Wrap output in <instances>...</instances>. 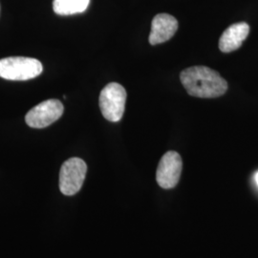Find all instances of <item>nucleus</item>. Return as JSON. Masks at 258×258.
Here are the masks:
<instances>
[{
	"label": "nucleus",
	"instance_id": "1",
	"mask_svg": "<svg viewBox=\"0 0 258 258\" xmlns=\"http://www.w3.org/2000/svg\"><path fill=\"white\" fill-rule=\"evenodd\" d=\"M180 81L190 96L213 99L223 96L228 90V83L220 74L207 66H192L183 70Z\"/></svg>",
	"mask_w": 258,
	"mask_h": 258
},
{
	"label": "nucleus",
	"instance_id": "2",
	"mask_svg": "<svg viewBox=\"0 0 258 258\" xmlns=\"http://www.w3.org/2000/svg\"><path fill=\"white\" fill-rule=\"evenodd\" d=\"M39 60L33 57L10 56L0 59V78L9 81H27L41 74Z\"/></svg>",
	"mask_w": 258,
	"mask_h": 258
},
{
	"label": "nucleus",
	"instance_id": "3",
	"mask_svg": "<svg viewBox=\"0 0 258 258\" xmlns=\"http://www.w3.org/2000/svg\"><path fill=\"white\" fill-rule=\"evenodd\" d=\"M126 91L117 83H108L100 94V108L102 116L109 121H119L123 116Z\"/></svg>",
	"mask_w": 258,
	"mask_h": 258
},
{
	"label": "nucleus",
	"instance_id": "4",
	"mask_svg": "<svg viewBox=\"0 0 258 258\" xmlns=\"http://www.w3.org/2000/svg\"><path fill=\"white\" fill-rule=\"evenodd\" d=\"M87 166L83 159L70 158L65 161L59 171V189L66 196L78 194L83 186Z\"/></svg>",
	"mask_w": 258,
	"mask_h": 258
},
{
	"label": "nucleus",
	"instance_id": "5",
	"mask_svg": "<svg viewBox=\"0 0 258 258\" xmlns=\"http://www.w3.org/2000/svg\"><path fill=\"white\" fill-rule=\"evenodd\" d=\"M63 104L58 100L40 102L28 112L26 123L33 128H44L58 120L63 114Z\"/></svg>",
	"mask_w": 258,
	"mask_h": 258
},
{
	"label": "nucleus",
	"instance_id": "6",
	"mask_svg": "<svg viewBox=\"0 0 258 258\" xmlns=\"http://www.w3.org/2000/svg\"><path fill=\"white\" fill-rule=\"evenodd\" d=\"M182 167L183 162L179 153L176 151L166 152L161 158L157 168V183L165 189L173 188L180 180Z\"/></svg>",
	"mask_w": 258,
	"mask_h": 258
},
{
	"label": "nucleus",
	"instance_id": "7",
	"mask_svg": "<svg viewBox=\"0 0 258 258\" xmlns=\"http://www.w3.org/2000/svg\"><path fill=\"white\" fill-rule=\"evenodd\" d=\"M178 30L177 19L168 14H159L151 23V32L149 35V43L157 45L169 40Z\"/></svg>",
	"mask_w": 258,
	"mask_h": 258
},
{
	"label": "nucleus",
	"instance_id": "8",
	"mask_svg": "<svg viewBox=\"0 0 258 258\" xmlns=\"http://www.w3.org/2000/svg\"><path fill=\"white\" fill-rule=\"evenodd\" d=\"M249 26L246 22H238L227 28L219 39V49L223 53H231L239 49L248 37Z\"/></svg>",
	"mask_w": 258,
	"mask_h": 258
},
{
	"label": "nucleus",
	"instance_id": "9",
	"mask_svg": "<svg viewBox=\"0 0 258 258\" xmlns=\"http://www.w3.org/2000/svg\"><path fill=\"white\" fill-rule=\"evenodd\" d=\"M89 3L90 0H54L53 9L56 15L72 16L83 13Z\"/></svg>",
	"mask_w": 258,
	"mask_h": 258
},
{
	"label": "nucleus",
	"instance_id": "10",
	"mask_svg": "<svg viewBox=\"0 0 258 258\" xmlns=\"http://www.w3.org/2000/svg\"><path fill=\"white\" fill-rule=\"evenodd\" d=\"M254 179H255V182H256V184H258V172L255 173V176H254Z\"/></svg>",
	"mask_w": 258,
	"mask_h": 258
}]
</instances>
